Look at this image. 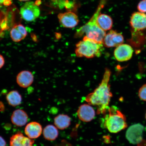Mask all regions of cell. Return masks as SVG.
I'll return each mask as SVG.
<instances>
[{
	"instance_id": "cell-4",
	"label": "cell",
	"mask_w": 146,
	"mask_h": 146,
	"mask_svg": "<svg viewBox=\"0 0 146 146\" xmlns=\"http://www.w3.org/2000/svg\"><path fill=\"white\" fill-rule=\"evenodd\" d=\"M103 46L85 36L82 40L76 44V54L78 57H100L103 51Z\"/></svg>"
},
{
	"instance_id": "cell-6",
	"label": "cell",
	"mask_w": 146,
	"mask_h": 146,
	"mask_svg": "<svg viewBox=\"0 0 146 146\" xmlns=\"http://www.w3.org/2000/svg\"><path fill=\"white\" fill-rule=\"evenodd\" d=\"M145 127L140 123L134 124L129 127L126 132L125 137L129 143L133 145L139 143L142 140Z\"/></svg>"
},
{
	"instance_id": "cell-16",
	"label": "cell",
	"mask_w": 146,
	"mask_h": 146,
	"mask_svg": "<svg viewBox=\"0 0 146 146\" xmlns=\"http://www.w3.org/2000/svg\"><path fill=\"white\" fill-rule=\"evenodd\" d=\"M27 35L26 28L23 25L19 24L13 27L10 32V36L13 41L18 42L24 39Z\"/></svg>"
},
{
	"instance_id": "cell-8",
	"label": "cell",
	"mask_w": 146,
	"mask_h": 146,
	"mask_svg": "<svg viewBox=\"0 0 146 146\" xmlns=\"http://www.w3.org/2000/svg\"><path fill=\"white\" fill-rule=\"evenodd\" d=\"M58 18L60 24L65 28H74L77 26L79 22L77 15L72 12L59 13Z\"/></svg>"
},
{
	"instance_id": "cell-14",
	"label": "cell",
	"mask_w": 146,
	"mask_h": 146,
	"mask_svg": "<svg viewBox=\"0 0 146 146\" xmlns=\"http://www.w3.org/2000/svg\"><path fill=\"white\" fill-rule=\"evenodd\" d=\"M42 128L40 124L33 121L27 124L25 129V135L31 139H35L40 136Z\"/></svg>"
},
{
	"instance_id": "cell-27",
	"label": "cell",
	"mask_w": 146,
	"mask_h": 146,
	"mask_svg": "<svg viewBox=\"0 0 146 146\" xmlns=\"http://www.w3.org/2000/svg\"><path fill=\"white\" fill-rule=\"evenodd\" d=\"M18 1H30V0H18Z\"/></svg>"
},
{
	"instance_id": "cell-25",
	"label": "cell",
	"mask_w": 146,
	"mask_h": 146,
	"mask_svg": "<svg viewBox=\"0 0 146 146\" xmlns=\"http://www.w3.org/2000/svg\"><path fill=\"white\" fill-rule=\"evenodd\" d=\"M0 146H6V141L1 136H0Z\"/></svg>"
},
{
	"instance_id": "cell-21",
	"label": "cell",
	"mask_w": 146,
	"mask_h": 146,
	"mask_svg": "<svg viewBox=\"0 0 146 146\" xmlns=\"http://www.w3.org/2000/svg\"><path fill=\"white\" fill-rule=\"evenodd\" d=\"M138 96L140 99L146 101V84L140 88L139 91Z\"/></svg>"
},
{
	"instance_id": "cell-3",
	"label": "cell",
	"mask_w": 146,
	"mask_h": 146,
	"mask_svg": "<svg viewBox=\"0 0 146 146\" xmlns=\"http://www.w3.org/2000/svg\"><path fill=\"white\" fill-rule=\"evenodd\" d=\"M107 111L102 122L104 127L112 133H117L126 128V118L121 111L114 106L109 108Z\"/></svg>"
},
{
	"instance_id": "cell-20",
	"label": "cell",
	"mask_w": 146,
	"mask_h": 146,
	"mask_svg": "<svg viewBox=\"0 0 146 146\" xmlns=\"http://www.w3.org/2000/svg\"><path fill=\"white\" fill-rule=\"evenodd\" d=\"M43 134L45 139L48 141H54L59 136V131L56 126L49 125L44 129Z\"/></svg>"
},
{
	"instance_id": "cell-18",
	"label": "cell",
	"mask_w": 146,
	"mask_h": 146,
	"mask_svg": "<svg viewBox=\"0 0 146 146\" xmlns=\"http://www.w3.org/2000/svg\"><path fill=\"white\" fill-rule=\"evenodd\" d=\"M71 118L65 114H60L54 118V123L57 128L63 130L68 128L70 125Z\"/></svg>"
},
{
	"instance_id": "cell-17",
	"label": "cell",
	"mask_w": 146,
	"mask_h": 146,
	"mask_svg": "<svg viewBox=\"0 0 146 146\" xmlns=\"http://www.w3.org/2000/svg\"><path fill=\"white\" fill-rule=\"evenodd\" d=\"M96 22L98 27L105 32L111 30L112 28L113 20L112 18L107 15L100 13L97 18Z\"/></svg>"
},
{
	"instance_id": "cell-26",
	"label": "cell",
	"mask_w": 146,
	"mask_h": 146,
	"mask_svg": "<svg viewBox=\"0 0 146 146\" xmlns=\"http://www.w3.org/2000/svg\"><path fill=\"white\" fill-rule=\"evenodd\" d=\"M41 1L40 0H37L35 2V4L38 5V6H39V5L41 4Z\"/></svg>"
},
{
	"instance_id": "cell-5",
	"label": "cell",
	"mask_w": 146,
	"mask_h": 146,
	"mask_svg": "<svg viewBox=\"0 0 146 146\" xmlns=\"http://www.w3.org/2000/svg\"><path fill=\"white\" fill-rule=\"evenodd\" d=\"M20 13L22 18L25 21L31 22L39 17L40 11L39 7L35 3L28 1L21 7Z\"/></svg>"
},
{
	"instance_id": "cell-23",
	"label": "cell",
	"mask_w": 146,
	"mask_h": 146,
	"mask_svg": "<svg viewBox=\"0 0 146 146\" xmlns=\"http://www.w3.org/2000/svg\"><path fill=\"white\" fill-rule=\"evenodd\" d=\"M12 0H0V8L3 5H9L11 4Z\"/></svg>"
},
{
	"instance_id": "cell-10",
	"label": "cell",
	"mask_w": 146,
	"mask_h": 146,
	"mask_svg": "<svg viewBox=\"0 0 146 146\" xmlns=\"http://www.w3.org/2000/svg\"><path fill=\"white\" fill-rule=\"evenodd\" d=\"M129 23L133 30H145L146 29V14L139 12L134 13L131 16Z\"/></svg>"
},
{
	"instance_id": "cell-11",
	"label": "cell",
	"mask_w": 146,
	"mask_h": 146,
	"mask_svg": "<svg viewBox=\"0 0 146 146\" xmlns=\"http://www.w3.org/2000/svg\"><path fill=\"white\" fill-rule=\"evenodd\" d=\"M78 118L82 121L90 122L94 119L96 115L94 110L90 105L84 104L80 106L77 111Z\"/></svg>"
},
{
	"instance_id": "cell-24",
	"label": "cell",
	"mask_w": 146,
	"mask_h": 146,
	"mask_svg": "<svg viewBox=\"0 0 146 146\" xmlns=\"http://www.w3.org/2000/svg\"><path fill=\"white\" fill-rule=\"evenodd\" d=\"M5 63V59L2 55L0 54V69L4 66Z\"/></svg>"
},
{
	"instance_id": "cell-9",
	"label": "cell",
	"mask_w": 146,
	"mask_h": 146,
	"mask_svg": "<svg viewBox=\"0 0 146 146\" xmlns=\"http://www.w3.org/2000/svg\"><path fill=\"white\" fill-rule=\"evenodd\" d=\"M133 50L131 46L123 44L117 47L114 51V56L117 61L123 62L128 61L132 58Z\"/></svg>"
},
{
	"instance_id": "cell-13",
	"label": "cell",
	"mask_w": 146,
	"mask_h": 146,
	"mask_svg": "<svg viewBox=\"0 0 146 146\" xmlns=\"http://www.w3.org/2000/svg\"><path fill=\"white\" fill-rule=\"evenodd\" d=\"M16 80L17 84L20 87L25 88L32 84L34 81V76L30 71L23 70L18 73Z\"/></svg>"
},
{
	"instance_id": "cell-19",
	"label": "cell",
	"mask_w": 146,
	"mask_h": 146,
	"mask_svg": "<svg viewBox=\"0 0 146 146\" xmlns=\"http://www.w3.org/2000/svg\"><path fill=\"white\" fill-rule=\"evenodd\" d=\"M6 99L9 105L15 107L21 104L22 102V97L17 90L10 91L7 95Z\"/></svg>"
},
{
	"instance_id": "cell-15",
	"label": "cell",
	"mask_w": 146,
	"mask_h": 146,
	"mask_svg": "<svg viewBox=\"0 0 146 146\" xmlns=\"http://www.w3.org/2000/svg\"><path fill=\"white\" fill-rule=\"evenodd\" d=\"M28 116L25 111L17 109L13 112L11 116V121L14 125L17 127H23L28 121Z\"/></svg>"
},
{
	"instance_id": "cell-7",
	"label": "cell",
	"mask_w": 146,
	"mask_h": 146,
	"mask_svg": "<svg viewBox=\"0 0 146 146\" xmlns=\"http://www.w3.org/2000/svg\"><path fill=\"white\" fill-rule=\"evenodd\" d=\"M124 42V37L121 34L117 31L110 30L106 34L103 41L104 46L110 47H117L121 44Z\"/></svg>"
},
{
	"instance_id": "cell-28",
	"label": "cell",
	"mask_w": 146,
	"mask_h": 146,
	"mask_svg": "<svg viewBox=\"0 0 146 146\" xmlns=\"http://www.w3.org/2000/svg\"><path fill=\"white\" fill-rule=\"evenodd\" d=\"M145 118H146V113L145 114Z\"/></svg>"
},
{
	"instance_id": "cell-22",
	"label": "cell",
	"mask_w": 146,
	"mask_h": 146,
	"mask_svg": "<svg viewBox=\"0 0 146 146\" xmlns=\"http://www.w3.org/2000/svg\"><path fill=\"white\" fill-rule=\"evenodd\" d=\"M137 9L139 12L143 13H146V0H142L139 3Z\"/></svg>"
},
{
	"instance_id": "cell-1",
	"label": "cell",
	"mask_w": 146,
	"mask_h": 146,
	"mask_svg": "<svg viewBox=\"0 0 146 146\" xmlns=\"http://www.w3.org/2000/svg\"><path fill=\"white\" fill-rule=\"evenodd\" d=\"M111 74V70L106 68L103 79L99 86L86 98L85 100L88 104L96 107L97 113L98 114L106 113L112 97L109 84Z\"/></svg>"
},
{
	"instance_id": "cell-2",
	"label": "cell",
	"mask_w": 146,
	"mask_h": 146,
	"mask_svg": "<svg viewBox=\"0 0 146 146\" xmlns=\"http://www.w3.org/2000/svg\"><path fill=\"white\" fill-rule=\"evenodd\" d=\"M104 3L103 1L100 3L96 12L88 22L78 30L75 35V37H81L85 34V36L89 39L100 44H103V40L106 34L98 27L96 20L104 6Z\"/></svg>"
},
{
	"instance_id": "cell-12",
	"label": "cell",
	"mask_w": 146,
	"mask_h": 146,
	"mask_svg": "<svg viewBox=\"0 0 146 146\" xmlns=\"http://www.w3.org/2000/svg\"><path fill=\"white\" fill-rule=\"evenodd\" d=\"M34 140L25 136L21 132L18 131L11 137L10 146H33Z\"/></svg>"
}]
</instances>
